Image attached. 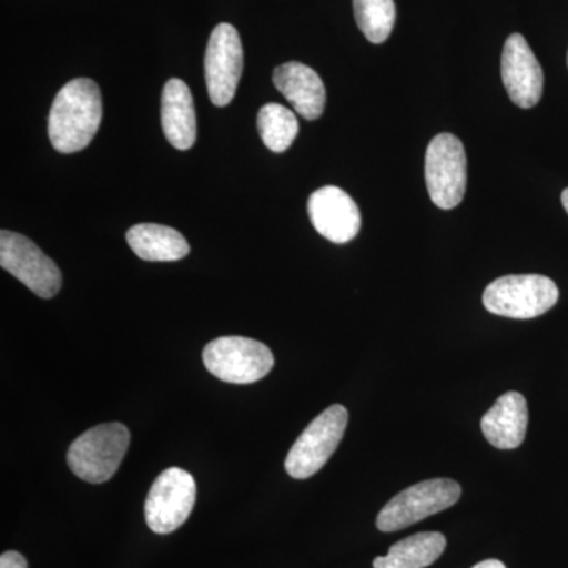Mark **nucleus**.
Wrapping results in <instances>:
<instances>
[{"label":"nucleus","instance_id":"nucleus-8","mask_svg":"<svg viewBox=\"0 0 568 568\" xmlns=\"http://www.w3.org/2000/svg\"><path fill=\"white\" fill-rule=\"evenodd\" d=\"M196 503V481L181 467H170L153 481L144 515L155 534H171L192 515Z\"/></svg>","mask_w":568,"mask_h":568},{"label":"nucleus","instance_id":"nucleus-17","mask_svg":"<svg viewBox=\"0 0 568 568\" xmlns=\"http://www.w3.org/2000/svg\"><path fill=\"white\" fill-rule=\"evenodd\" d=\"M447 547L440 532H420L399 540L387 556L373 560L375 568H425L435 564Z\"/></svg>","mask_w":568,"mask_h":568},{"label":"nucleus","instance_id":"nucleus-2","mask_svg":"<svg viewBox=\"0 0 568 568\" xmlns=\"http://www.w3.org/2000/svg\"><path fill=\"white\" fill-rule=\"evenodd\" d=\"M130 446L125 425L104 424L82 433L69 448L71 473L89 484H104L118 473Z\"/></svg>","mask_w":568,"mask_h":568},{"label":"nucleus","instance_id":"nucleus-7","mask_svg":"<svg viewBox=\"0 0 568 568\" xmlns=\"http://www.w3.org/2000/svg\"><path fill=\"white\" fill-rule=\"evenodd\" d=\"M426 189L433 203L444 211L457 207L466 193L467 160L465 145L455 134L433 138L425 156Z\"/></svg>","mask_w":568,"mask_h":568},{"label":"nucleus","instance_id":"nucleus-10","mask_svg":"<svg viewBox=\"0 0 568 568\" xmlns=\"http://www.w3.org/2000/svg\"><path fill=\"white\" fill-rule=\"evenodd\" d=\"M204 69L212 103L226 106L233 102L244 71V48L234 26L222 22L213 29L205 50Z\"/></svg>","mask_w":568,"mask_h":568},{"label":"nucleus","instance_id":"nucleus-19","mask_svg":"<svg viewBox=\"0 0 568 568\" xmlns=\"http://www.w3.org/2000/svg\"><path fill=\"white\" fill-rule=\"evenodd\" d=\"M354 14L358 29L372 43H384L394 31V0H354Z\"/></svg>","mask_w":568,"mask_h":568},{"label":"nucleus","instance_id":"nucleus-14","mask_svg":"<svg viewBox=\"0 0 568 568\" xmlns=\"http://www.w3.org/2000/svg\"><path fill=\"white\" fill-rule=\"evenodd\" d=\"M528 403L518 392H507L481 418V432L493 447L511 450L521 446L528 432Z\"/></svg>","mask_w":568,"mask_h":568},{"label":"nucleus","instance_id":"nucleus-13","mask_svg":"<svg viewBox=\"0 0 568 568\" xmlns=\"http://www.w3.org/2000/svg\"><path fill=\"white\" fill-rule=\"evenodd\" d=\"M274 84L284 99L293 104L295 112L306 119L316 121L325 108V88L320 74L301 62H287L276 67Z\"/></svg>","mask_w":568,"mask_h":568},{"label":"nucleus","instance_id":"nucleus-3","mask_svg":"<svg viewBox=\"0 0 568 568\" xmlns=\"http://www.w3.org/2000/svg\"><path fill=\"white\" fill-rule=\"evenodd\" d=\"M559 298V290L544 275H507L488 284L484 305L489 313L511 320L545 315Z\"/></svg>","mask_w":568,"mask_h":568},{"label":"nucleus","instance_id":"nucleus-16","mask_svg":"<svg viewBox=\"0 0 568 568\" xmlns=\"http://www.w3.org/2000/svg\"><path fill=\"white\" fill-rule=\"evenodd\" d=\"M130 248L141 260L149 263H173L190 253V245L174 227L163 224H134L126 233Z\"/></svg>","mask_w":568,"mask_h":568},{"label":"nucleus","instance_id":"nucleus-23","mask_svg":"<svg viewBox=\"0 0 568 568\" xmlns=\"http://www.w3.org/2000/svg\"><path fill=\"white\" fill-rule=\"evenodd\" d=\"M567 62H568V55H567Z\"/></svg>","mask_w":568,"mask_h":568},{"label":"nucleus","instance_id":"nucleus-12","mask_svg":"<svg viewBox=\"0 0 568 568\" xmlns=\"http://www.w3.org/2000/svg\"><path fill=\"white\" fill-rule=\"evenodd\" d=\"M308 215L317 233L334 244H347L361 231V211L353 197L338 186L316 190L308 200Z\"/></svg>","mask_w":568,"mask_h":568},{"label":"nucleus","instance_id":"nucleus-4","mask_svg":"<svg viewBox=\"0 0 568 568\" xmlns=\"http://www.w3.org/2000/svg\"><path fill=\"white\" fill-rule=\"evenodd\" d=\"M462 487L450 478H432L403 489L384 506L376 519L381 532H395L458 503Z\"/></svg>","mask_w":568,"mask_h":568},{"label":"nucleus","instance_id":"nucleus-15","mask_svg":"<svg viewBox=\"0 0 568 568\" xmlns=\"http://www.w3.org/2000/svg\"><path fill=\"white\" fill-rule=\"evenodd\" d=\"M162 126L164 136L178 151H189L196 142V111L189 85L170 80L162 93Z\"/></svg>","mask_w":568,"mask_h":568},{"label":"nucleus","instance_id":"nucleus-20","mask_svg":"<svg viewBox=\"0 0 568 568\" xmlns=\"http://www.w3.org/2000/svg\"><path fill=\"white\" fill-rule=\"evenodd\" d=\"M0 568H28V560L17 551H7L0 556Z\"/></svg>","mask_w":568,"mask_h":568},{"label":"nucleus","instance_id":"nucleus-22","mask_svg":"<svg viewBox=\"0 0 568 568\" xmlns=\"http://www.w3.org/2000/svg\"><path fill=\"white\" fill-rule=\"evenodd\" d=\"M560 200H562L564 209H566L568 213V189L564 190L562 197H560Z\"/></svg>","mask_w":568,"mask_h":568},{"label":"nucleus","instance_id":"nucleus-5","mask_svg":"<svg viewBox=\"0 0 568 568\" xmlns=\"http://www.w3.org/2000/svg\"><path fill=\"white\" fill-rule=\"evenodd\" d=\"M204 365L213 376L231 384H253L275 365L274 354L264 343L245 336H222L204 347Z\"/></svg>","mask_w":568,"mask_h":568},{"label":"nucleus","instance_id":"nucleus-1","mask_svg":"<svg viewBox=\"0 0 568 568\" xmlns=\"http://www.w3.org/2000/svg\"><path fill=\"white\" fill-rule=\"evenodd\" d=\"M102 118V92L97 82L89 78L67 82L48 118L52 148L61 153L84 151L99 132Z\"/></svg>","mask_w":568,"mask_h":568},{"label":"nucleus","instance_id":"nucleus-18","mask_svg":"<svg viewBox=\"0 0 568 568\" xmlns=\"http://www.w3.org/2000/svg\"><path fill=\"white\" fill-rule=\"evenodd\" d=\"M257 130L265 148L282 153L293 145L298 134V122L293 111L283 104H264L257 112Z\"/></svg>","mask_w":568,"mask_h":568},{"label":"nucleus","instance_id":"nucleus-6","mask_svg":"<svg viewBox=\"0 0 568 568\" xmlns=\"http://www.w3.org/2000/svg\"><path fill=\"white\" fill-rule=\"evenodd\" d=\"M347 420L349 414L342 405H332L320 414L291 447L284 462L287 474L305 480L320 473L342 443Z\"/></svg>","mask_w":568,"mask_h":568},{"label":"nucleus","instance_id":"nucleus-21","mask_svg":"<svg viewBox=\"0 0 568 568\" xmlns=\"http://www.w3.org/2000/svg\"><path fill=\"white\" fill-rule=\"evenodd\" d=\"M473 568H507L504 566L500 560L497 559H487L484 560V562H478L477 566H474Z\"/></svg>","mask_w":568,"mask_h":568},{"label":"nucleus","instance_id":"nucleus-9","mask_svg":"<svg viewBox=\"0 0 568 568\" xmlns=\"http://www.w3.org/2000/svg\"><path fill=\"white\" fill-rule=\"evenodd\" d=\"M0 265L41 298L54 297L61 291L58 264L22 234L0 233Z\"/></svg>","mask_w":568,"mask_h":568},{"label":"nucleus","instance_id":"nucleus-11","mask_svg":"<svg viewBox=\"0 0 568 568\" xmlns=\"http://www.w3.org/2000/svg\"><path fill=\"white\" fill-rule=\"evenodd\" d=\"M503 81L511 102L519 108L536 106L544 93V70L521 33H511L504 44Z\"/></svg>","mask_w":568,"mask_h":568}]
</instances>
